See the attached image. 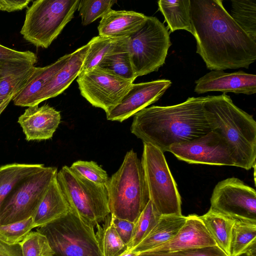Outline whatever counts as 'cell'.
<instances>
[{
  "mask_svg": "<svg viewBox=\"0 0 256 256\" xmlns=\"http://www.w3.org/2000/svg\"><path fill=\"white\" fill-rule=\"evenodd\" d=\"M12 98H10L6 99L0 105V115L8 106L10 102L12 100Z\"/></svg>",
  "mask_w": 256,
  "mask_h": 256,
  "instance_id": "cell-43",
  "label": "cell"
},
{
  "mask_svg": "<svg viewBox=\"0 0 256 256\" xmlns=\"http://www.w3.org/2000/svg\"><path fill=\"white\" fill-rule=\"evenodd\" d=\"M256 244V221L236 219L230 238V256H240Z\"/></svg>",
  "mask_w": 256,
  "mask_h": 256,
  "instance_id": "cell-28",
  "label": "cell"
},
{
  "mask_svg": "<svg viewBox=\"0 0 256 256\" xmlns=\"http://www.w3.org/2000/svg\"></svg>",
  "mask_w": 256,
  "mask_h": 256,
  "instance_id": "cell-46",
  "label": "cell"
},
{
  "mask_svg": "<svg viewBox=\"0 0 256 256\" xmlns=\"http://www.w3.org/2000/svg\"><path fill=\"white\" fill-rule=\"evenodd\" d=\"M204 108L213 130L228 144L236 166L250 170L256 165V122L225 94L205 96Z\"/></svg>",
  "mask_w": 256,
  "mask_h": 256,
  "instance_id": "cell-3",
  "label": "cell"
},
{
  "mask_svg": "<svg viewBox=\"0 0 256 256\" xmlns=\"http://www.w3.org/2000/svg\"><path fill=\"white\" fill-rule=\"evenodd\" d=\"M70 54L58 58L54 62L44 67H35V70L26 84L13 97L14 105L20 106H36L38 96L43 88L66 63Z\"/></svg>",
  "mask_w": 256,
  "mask_h": 256,
  "instance_id": "cell-21",
  "label": "cell"
},
{
  "mask_svg": "<svg viewBox=\"0 0 256 256\" xmlns=\"http://www.w3.org/2000/svg\"><path fill=\"white\" fill-rule=\"evenodd\" d=\"M169 152L188 164L236 166L228 144L214 130L191 141L172 145Z\"/></svg>",
  "mask_w": 256,
  "mask_h": 256,
  "instance_id": "cell-13",
  "label": "cell"
},
{
  "mask_svg": "<svg viewBox=\"0 0 256 256\" xmlns=\"http://www.w3.org/2000/svg\"><path fill=\"white\" fill-rule=\"evenodd\" d=\"M61 120L60 112L48 104L29 106L18 118L28 141L52 138Z\"/></svg>",
  "mask_w": 256,
  "mask_h": 256,
  "instance_id": "cell-16",
  "label": "cell"
},
{
  "mask_svg": "<svg viewBox=\"0 0 256 256\" xmlns=\"http://www.w3.org/2000/svg\"><path fill=\"white\" fill-rule=\"evenodd\" d=\"M57 173L56 167L44 166L18 183L0 206V225L32 217Z\"/></svg>",
  "mask_w": 256,
  "mask_h": 256,
  "instance_id": "cell-10",
  "label": "cell"
},
{
  "mask_svg": "<svg viewBox=\"0 0 256 256\" xmlns=\"http://www.w3.org/2000/svg\"><path fill=\"white\" fill-rule=\"evenodd\" d=\"M24 62L34 64L38 62L36 54L31 51H18L0 44V62Z\"/></svg>",
  "mask_w": 256,
  "mask_h": 256,
  "instance_id": "cell-38",
  "label": "cell"
},
{
  "mask_svg": "<svg viewBox=\"0 0 256 256\" xmlns=\"http://www.w3.org/2000/svg\"><path fill=\"white\" fill-rule=\"evenodd\" d=\"M106 188L110 214L135 222L150 199L141 160L132 150L126 152Z\"/></svg>",
  "mask_w": 256,
  "mask_h": 256,
  "instance_id": "cell-4",
  "label": "cell"
},
{
  "mask_svg": "<svg viewBox=\"0 0 256 256\" xmlns=\"http://www.w3.org/2000/svg\"><path fill=\"white\" fill-rule=\"evenodd\" d=\"M210 208L234 219L256 221V190L238 178L224 180L213 190Z\"/></svg>",
  "mask_w": 256,
  "mask_h": 256,
  "instance_id": "cell-12",
  "label": "cell"
},
{
  "mask_svg": "<svg viewBox=\"0 0 256 256\" xmlns=\"http://www.w3.org/2000/svg\"><path fill=\"white\" fill-rule=\"evenodd\" d=\"M84 178L97 184L107 185L109 178L106 172L93 161L78 160L70 167Z\"/></svg>",
  "mask_w": 256,
  "mask_h": 256,
  "instance_id": "cell-36",
  "label": "cell"
},
{
  "mask_svg": "<svg viewBox=\"0 0 256 256\" xmlns=\"http://www.w3.org/2000/svg\"><path fill=\"white\" fill-rule=\"evenodd\" d=\"M172 85L168 80L132 84L121 102L106 112L108 120L122 122L158 101Z\"/></svg>",
  "mask_w": 256,
  "mask_h": 256,
  "instance_id": "cell-14",
  "label": "cell"
},
{
  "mask_svg": "<svg viewBox=\"0 0 256 256\" xmlns=\"http://www.w3.org/2000/svg\"><path fill=\"white\" fill-rule=\"evenodd\" d=\"M160 216L150 200L135 222L132 236L126 246V250H133L148 234Z\"/></svg>",
  "mask_w": 256,
  "mask_h": 256,
  "instance_id": "cell-31",
  "label": "cell"
},
{
  "mask_svg": "<svg viewBox=\"0 0 256 256\" xmlns=\"http://www.w3.org/2000/svg\"><path fill=\"white\" fill-rule=\"evenodd\" d=\"M192 34L210 70L248 68L256 60V42L233 20L222 0H190Z\"/></svg>",
  "mask_w": 256,
  "mask_h": 256,
  "instance_id": "cell-1",
  "label": "cell"
},
{
  "mask_svg": "<svg viewBox=\"0 0 256 256\" xmlns=\"http://www.w3.org/2000/svg\"><path fill=\"white\" fill-rule=\"evenodd\" d=\"M35 228L32 217L13 223L0 225V240L9 244H19Z\"/></svg>",
  "mask_w": 256,
  "mask_h": 256,
  "instance_id": "cell-34",
  "label": "cell"
},
{
  "mask_svg": "<svg viewBox=\"0 0 256 256\" xmlns=\"http://www.w3.org/2000/svg\"><path fill=\"white\" fill-rule=\"evenodd\" d=\"M148 16L132 10H110L100 22L98 36L106 37H130L146 22Z\"/></svg>",
  "mask_w": 256,
  "mask_h": 256,
  "instance_id": "cell-19",
  "label": "cell"
},
{
  "mask_svg": "<svg viewBox=\"0 0 256 256\" xmlns=\"http://www.w3.org/2000/svg\"><path fill=\"white\" fill-rule=\"evenodd\" d=\"M70 210L56 176L32 216L34 226L38 228L50 223L64 216Z\"/></svg>",
  "mask_w": 256,
  "mask_h": 256,
  "instance_id": "cell-20",
  "label": "cell"
},
{
  "mask_svg": "<svg viewBox=\"0 0 256 256\" xmlns=\"http://www.w3.org/2000/svg\"><path fill=\"white\" fill-rule=\"evenodd\" d=\"M89 48L87 44L70 54V57L64 66L50 78L41 92L36 102V106L48 98L62 94L78 76Z\"/></svg>",
  "mask_w": 256,
  "mask_h": 256,
  "instance_id": "cell-18",
  "label": "cell"
},
{
  "mask_svg": "<svg viewBox=\"0 0 256 256\" xmlns=\"http://www.w3.org/2000/svg\"><path fill=\"white\" fill-rule=\"evenodd\" d=\"M44 166L42 164L14 163L0 166V206L14 188L20 182Z\"/></svg>",
  "mask_w": 256,
  "mask_h": 256,
  "instance_id": "cell-26",
  "label": "cell"
},
{
  "mask_svg": "<svg viewBox=\"0 0 256 256\" xmlns=\"http://www.w3.org/2000/svg\"><path fill=\"white\" fill-rule=\"evenodd\" d=\"M116 2L115 0H80L78 9L82 24L87 26L102 18Z\"/></svg>",
  "mask_w": 256,
  "mask_h": 256,
  "instance_id": "cell-32",
  "label": "cell"
},
{
  "mask_svg": "<svg viewBox=\"0 0 256 256\" xmlns=\"http://www.w3.org/2000/svg\"><path fill=\"white\" fill-rule=\"evenodd\" d=\"M0 256H23L19 244H9L0 240Z\"/></svg>",
  "mask_w": 256,
  "mask_h": 256,
  "instance_id": "cell-41",
  "label": "cell"
},
{
  "mask_svg": "<svg viewBox=\"0 0 256 256\" xmlns=\"http://www.w3.org/2000/svg\"><path fill=\"white\" fill-rule=\"evenodd\" d=\"M80 94L105 112L118 105L133 84L98 66L82 72L76 80Z\"/></svg>",
  "mask_w": 256,
  "mask_h": 256,
  "instance_id": "cell-11",
  "label": "cell"
},
{
  "mask_svg": "<svg viewBox=\"0 0 256 256\" xmlns=\"http://www.w3.org/2000/svg\"><path fill=\"white\" fill-rule=\"evenodd\" d=\"M140 253L133 250H126L118 256H138Z\"/></svg>",
  "mask_w": 256,
  "mask_h": 256,
  "instance_id": "cell-42",
  "label": "cell"
},
{
  "mask_svg": "<svg viewBox=\"0 0 256 256\" xmlns=\"http://www.w3.org/2000/svg\"><path fill=\"white\" fill-rule=\"evenodd\" d=\"M95 230L102 256H118L126 250L114 226L110 214L97 224Z\"/></svg>",
  "mask_w": 256,
  "mask_h": 256,
  "instance_id": "cell-27",
  "label": "cell"
},
{
  "mask_svg": "<svg viewBox=\"0 0 256 256\" xmlns=\"http://www.w3.org/2000/svg\"><path fill=\"white\" fill-rule=\"evenodd\" d=\"M80 0H36L27 8L20 33L36 47L48 48L74 18Z\"/></svg>",
  "mask_w": 256,
  "mask_h": 256,
  "instance_id": "cell-5",
  "label": "cell"
},
{
  "mask_svg": "<svg viewBox=\"0 0 256 256\" xmlns=\"http://www.w3.org/2000/svg\"><path fill=\"white\" fill-rule=\"evenodd\" d=\"M129 38L130 37L112 38L100 36L92 38L88 42L89 48L82 72H86L96 66L109 54L128 48Z\"/></svg>",
  "mask_w": 256,
  "mask_h": 256,
  "instance_id": "cell-23",
  "label": "cell"
},
{
  "mask_svg": "<svg viewBox=\"0 0 256 256\" xmlns=\"http://www.w3.org/2000/svg\"><path fill=\"white\" fill-rule=\"evenodd\" d=\"M36 231L46 237L54 256H102L95 227L72 210L64 216L38 227Z\"/></svg>",
  "mask_w": 256,
  "mask_h": 256,
  "instance_id": "cell-7",
  "label": "cell"
},
{
  "mask_svg": "<svg viewBox=\"0 0 256 256\" xmlns=\"http://www.w3.org/2000/svg\"><path fill=\"white\" fill-rule=\"evenodd\" d=\"M112 217L113 224L118 236L126 246L132 238L135 222L116 218L112 216Z\"/></svg>",
  "mask_w": 256,
  "mask_h": 256,
  "instance_id": "cell-39",
  "label": "cell"
},
{
  "mask_svg": "<svg viewBox=\"0 0 256 256\" xmlns=\"http://www.w3.org/2000/svg\"><path fill=\"white\" fill-rule=\"evenodd\" d=\"M233 20L254 41L256 40V0H232Z\"/></svg>",
  "mask_w": 256,
  "mask_h": 256,
  "instance_id": "cell-29",
  "label": "cell"
},
{
  "mask_svg": "<svg viewBox=\"0 0 256 256\" xmlns=\"http://www.w3.org/2000/svg\"><path fill=\"white\" fill-rule=\"evenodd\" d=\"M200 218L214 240L216 244L230 256V246L234 218L210 208Z\"/></svg>",
  "mask_w": 256,
  "mask_h": 256,
  "instance_id": "cell-24",
  "label": "cell"
},
{
  "mask_svg": "<svg viewBox=\"0 0 256 256\" xmlns=\"http://www.w3.org/2000/svg\"><path fill=\"white\" fill-rule=\"evenodd\" d=\"M145 252L153 256H228L217 245L192 248L170 253L149 252Z\"/></svg>",
  "mask_w": 256,
  "mask_h": 256,
  "instance_id": "cell-37",
  "label": "cell"
},
{
  "mask_svg": "<svg viewBox=\"0 0 256 256\" xmlns=\"http://www.w3.org/2000/svg\"><path fill=\"white\" fill-rule=\"evenodd\" d=\"M3 78H0V82Z\"/></svg>",
  "mask_w": 256,
  "mask_h": 256,
  "instance_id": "cell-45",
  "label": "cell"
},
{
  "mask_svg": "<svg viewBox=\"0 0 256 256\" xmlns=\"http://www.w3.org/2000/svg\"><path fill=\"white\" fill-rule=\"evenodd\" d=\"M35 70V66L10 75L0 82V105L6 99L13 98L26 84Z\"/></svg>",
  "mask_w": 256,
  "mask_h": 256,
  "instance_id": "cell-35",
  "label": "cell"
},
{
  "mask_svg": "<svg viewBox=\"0 0 256 256\" xmlns=\"http://www.w3.org/2000/svg\"><path fill=\"white\" fill-rule=\"evenodd\" d=\"M144 144L141 162L150 199L160 215H182L181 198L164 152L149 144Z\"/></svg>",
  "mask_w": 256,
  "mask_h": 256,
  "instance_id": "cell-8",
  "label": "cell"
},
{
  "mask_svg": "<svg viewBox=\"0 0 256 256\" xmlns=\"http://www.w3.org/2000/svg\"><path fill=\"white\" fill-rule=\"evenodd\" d=\"M60 188L71 210L96 226L110 214L106 186L96 184L64 166L56 174Z\"/></svg>",
  "mask_w": 256,
  "mask_h": 256,
  "instance_id": "cell-6",
  "label": "cell"
},
{
  "mask_svg": "<svg viewBox=\"0 0 256 256\" xmlns=\"http://www.w3.org/2000/svg\"><path fill=\"white\" fill-rule=\"evenodd\" d=\"M195 83L194 90L198 94L214 91L247 95L256 92V74L242 70L229 73L222 70H212Z\"/></svg>",
  "mask_w": 256,
  "mask_h": 256,
  "instance_id": "cell-15",
  "label": "cell"
},
{
  "mask_svg": "<svg viewBox=\"0 0 256 256\" xmlns=\"http://www.w3.org/2000/svg\"><path fill=\"white\" fill-rule=\"evenodd\" d=\"M182 214L161 216L148 234L132 250L140 253L152 250L174 238L184 224Z\"/></svg>",
  "mask_w": 256,
  "mask_h": 256,
  "instance_id": "cell-22",
  "label": "cell"
},
{
  "mask_svg": "<svg viewBox=\"0 0 256 256\" xmlns=\"http://www.w3.org/2000/svg\"><path fill=\"white\" fill-rule=\"evenodd\" d=\"M171 44L168 28L156 17L148 16L129 38L128 51L136 76L157 72L164 64Z\"/></svg>",
  "mask_w": 256,
  "mask_h": 256,
  "instance_id": "cell-9",
  "label": "cell"
},
{
  "mask_svg": "<svg viewBox=\"0 0 256 256\" xmlns=\"http://www.w3.org/2000/svg\"><path fill=\"white\" fill-rule=\"evenodd\" d=\"M216 245L204 224L196 214L186 216L184 224L170 240L146 251L170 253L196 248Z\"/></svg>",
  "mask_w": 256,
  "mask_h": 256,
  "instance_id": "cell-17",
  "label": "cell"
},
{
  "mask_svg": "<svg viewBox=\"0 0 256 256\" xmlns=\"http://www.w3.org/2000/svg\"><path fill=\"white\" fill-rule=\"evenodd\" d=\"M138 256H153L149 254H148L146 252H144L140 253Z\"/></svg>",
  "mask_w": 256,
  "mask_h": 256,
  "instance_id": "cell-44",
  "label": "cell"
},
{
  "mask_svg": "<svg viewBox=\"0 0 256 256\" xmlns=\"http://www.w3.org/2000/svg\"><path fill=\"white\" fill-rule=\"evenodd\" d=\"M31 0H0V11L12 12L27 8Z\"/></svg>",
  "mask_w": 256,
  "mask_h": 256,
  "instance_id": "cell-40",
  "label": "cell"
},
{
  "mask_svg": "<svg viewBox=\"0 0 256 256\" xmlns=\"http://www.w3.org/2000/svg\"><path fill=\"white\" fill-rule=\"evenodd\" d=\"M97 66L132 82L137 78L133 70L128 48L109 54Z\"/></svg>",
  "mask_w": 256,
  "mask_h": 256,
  "instance_id": "cell-30",
  "label": "cell"
},
{
  "mask_svg": "<svg viewBox=\"0 0 256 256\" xmlns=\"http://www.w3.org/2000/svg\"><path fill=\"white\" fill-rule=\"evenodd\" d=\"M19 244L23 256L54 255L46 237L37 231L30 232Z\"/></svg>",
  "mask_w": 256,
  "mask_h": 256,
  "instance_id": "cell-33",
  "label": "cell"
},
{
  "mask_svg": "<svg viewBox=\"0 0 256 256\" xmlns=\"http://www.w3.org/2000/svg\"><path fill=\"white\" fill-rule=\"evenodd\" d=\"M204 98L191 97L177 104L146 108L134 116L130 131L143 142L169 152L172 145L191 141L213 130L204 108Z\"/></svg>",
  "mask_w": 256,
  "mask_h": 256,
  "instance_id": "cell-2",
  "label": "cell"
},
{
  "mask_svg": "<svg viewBox=\"0 0 256 256\" xmlns=\"http://www.w3.org/2000/svg\"><path fill=\"white\" fill-rule=\"evenodd\" d=\"M158 3L170 32L184 30L192 34L190 0H160Z\"/></svg>",
  "mask_w": 256,
  "mask_h": 256,
  "instance_id": "cell-25",
  "label": "cell"
}]
</instances>
